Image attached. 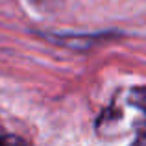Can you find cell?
I'll return each mask as SVG.
<instances>
[{
    "label": "cell",
    "instance_id": "1",
    "mask_svg": "<svg viewBox=\"0 0 146 146\" xmlns=\"http://www.w3.org/2000/svg\"><path fill=\"white\" fill-rule=\"evenodd\" d=\"M118 102L133 111V117L129 115V120L124 124V128H129L139 135H146V87H133Z\"/></svg>",
    "mask_w": 146,
    "mask_h": 146
}]
</instances>
